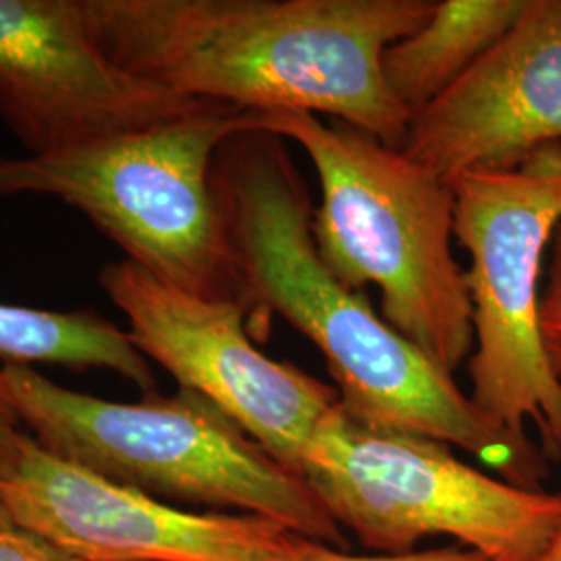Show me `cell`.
Segmentation results:
<instances>
[{
	"instance_id": "cell-1",
	"label": "cell",
	"mask_w": 561,
	"mask_h": 561,
	"mask_svg": "<svg viewBox=\"0 0 561 561\" xmlns=\"http://www.w3.org/2000/svg\"><path fill=\"white\" fill-rule=\"evenodd\" d=\"M213 187L250 324L280 317L310 341L347 414L460 447L503 481L542 489L549 461L533 437L484 416L454 375L324 266L312 238V201L287 140L254 129L222 141Z\"/></svg>"
},
{
	"instance_id": "cell-2",
	"label": "cell",
	"mask_w": 561,
	"mask_h": 561,
	"mask_svg": "<svg viewBox=\"0 0 561 561\" xmlns=\"http://www.w3.org/2000/svg\"><path fill=\"white\" fill-rule=\"evenodd\" d=\"M437 0H81L119 67L181 96L241 113H310L401 148L410 113L387 90L382 53Z\"/></svg>"
},
{
	"instance_id": "cell-3",
	"label": "cell",
	"mask_w": 561,
	"mask_h": 561,
	"mask_svg": "<svg viewBox=\"0 0 561 561\" xmlns=\"http://www.w3.org/2000/svg\"><path fill=\"white\" fill-rule=\"evenodd\" d=\"M259 129L296 141L321 183L312 238L324 266L445 373L474 350L466 271L454 259V192L401 148L310 113L256 115Z\"/></svg>"
},
{
	"instance_id": "cell-4",
	"label": "cell",
	"mask_w": 561,
	"mask_h": 561,
	"mask_svg": "<svg viewBox=\"0 0 561 561\" xmlns=\"http://www.w3.org/2000/svg\"><path fill=\"white\" fill-rule=\"evenodd\" d=\"M23 426L50 456L167 503L256 514L310 541L345 535L304 481L201 393L108 401L0 366Z\"/></svg>"
},
{
	"instance_id": "cell-5",
	"label": "cell",
	"mask_w": 561,
	"mask_h": 561,
	"mask_svg": "<svg viewBox=\"0 0 561 561\" xmlns=\"http://www.w3.org/2000/svg\"><path fill=\"white\" fill-rule=\"evenodd\" d=\"M254 129V113L215 106L59 154L0 159V196L59 198L152 277L245 308L213 162L222 141Z\"/></svg>"
},
{
	"instance_id": "cell-6",
	"label": "cell",
	"mask_w": 561,
	"mask_h": 561,
	"mask_svg": "<svg viewBox=\"0 0 561 561\" xmlns=\"http://www.w3.org/2000/svg\"><path fill=\"white\" fill-rule=\"evenodd\" d=\"M300 474L331 520L373 553L447 537L489 561H539L561 524V493L503 481L447 443L358 421L341 403Z\"/></svg>"
},
{
	"instance_id": "cell-7",
	"label": "cell",
	"mask_w": 561,
	"mask_h": 561,
	"mask_svg": "<svg viewBox=\"0 0 561 561\" xmlns=\"http://www.w3.org/2000/svg\"><path fill=\"white\" fill-rule=\"evenodd\" d=\"M449 185L454 233L470 256L468 396L516 437H530L533 426L545 460L561 463V379L539 322L542 261L561 225V141L514 167L470 171Z\"/></svg>"
},
{
	"instance_id": "cell-8",
	"label": "cell",
	"mask_w": 561,
	"mask_h": 561,
	"mask_svg": "<svg viewBox=\"0 0 561 561\" xmlns=\"http://www.w3.org/2000/svg\"><path fill=\"white\" fill-rule=\"evenodd\" d=\"M99 280L148 360L300 474L308 445L340 403L333 385L261 352L241 304L185 294L129 261L106 264Z\"/></svg>"
},
{
	"instance_id": "cell-9",
	"label": "cell",
	"mask_w": 561,
	"mask_h": 561,
	"mask_svg": "<svg viewBox=\"0 0 561 561\" xmlns=\"http://www.w3.org/2000/svg\"><path fill=\"white\" fill-rule=\"evenodd\" d=\"M215 106L119 67L90 34L81 0H0V117L30 157Z\"/></svg>"
},
{
	"instance_id": "cell-10",
	"label": "cell",
	"mask_w": 561,
	"mask_h": 561,
	"mask_svg": "<svg viewBox=\"0 0 561 561\" xmlns=\"http://www.w3.org/2000/svg\"><path fill=\"white\" fill-rule=\"evenodd\" d=\"M0 503L80 561H298L306 541L256 514L183 510L104 481L30 435L0 479Z\"/></svg>"
},
{
	"instance_id": "cell-11",
	"label": "cell",
	"mask_w": 561,
	"mask_h": 561,
	"mask_svg": "<svg viewBox=\"0 0 561 561\" xmlns=\"http://www.w3.org/2000/svg\"><path fill=\"white\" fill-rule=\"evenodd\" d=\"M561 141V0H528L500 41L416 113L401 150L445 181Z\"/></svg>"
},
{
	"instance_id": "cell-12",
	"label": "cell",
	"mask_w": 561,
	"mask_h": 561,
	"mask_svg": "<svg viewBox=\"0 0 561 561\" xmlns=\"http://www.w3.org/2000/svg\"><path fill=\"white\" fill-rule=\"evenodd\" d=\"M528 0H437L431 20L382 53L387 90L410 117L445 94L520 20Z\"/></svg>"
},
{
	"instance_id": "cell-13",
	"label": "cell",
	"mask_w": 561,
	"mask_h": 561,
	"mask_svg": "<svg viewBox=\"0 0 561 561\" xmlns=\"http://www.w3.org/2000/svg\"><path fill=\"white\" fill-rule=\"evenodd\" d=\"M0 362L2 366L55 364L71 370L106 368L141 393L157 391L152 362L127 329L104 319L96 310H42L0 304Z\"/></svg>"
},
{
	"instance_id": "cell-14",
	"label": "cell",
	"mask_w": 561,
	"mask_h": 561,
	"mask_svg": "<svg viewBox=\"0 0 561 561\" xmlns=\"http://www.w3.org/2000/svg\"><path fill=\"white\" fill-rule=\"evenodd\" d=\"M298 561H489L481 553L461 547V545H445V547H431V549H414L408 553H366L356 556L347 553L340 547L327 542L310 541L306 539L301 545L300 560Z\"/></svg>"
},
{
	"instance_id": "cell-15",
	"label": "cell",
	"mask_w": 561,
	"mask_h": 561,
	"mask_svg": "<svg viewBox=\"0 0 561 561\" xmlns=\"http://www.w3.org/2000/svg\"><path fill=\"white\" fill-rule=\"evenodd\" d=\"M0 561H80L32 533L0 503Z\"/></svg>"
},
{
	"instance_id": "cell-16",
	"label": "cell",
	"mask_w": 561,
	"mask_h": 561,
	"mask_svg": "<svg viewBox=\"0 0 561 561\" xmlns=\"http://www.w3.org/2000/svg\"><path fill=\"white\" fill-rule=\"evenodd\" d=\"M542 345L547 350L549 362L561 379V225L553 236L549 283L541 296Z\"/></svg>"
},
{
	"instance_id": "cell-17",
	"label": "cell",
	"mask_w": 561,
	"mask_h": 561,
	"mask_svg": "<svg viewBox=\"0 0 561 561\" xmlns=\"http://www.w3.org/2000/svg\"><path fill=\"white\" fill-rule=\"evenodd\" d=\"M25 437L27 431H23V422L0 370V479H4L20 460Z\"/></svg>"
},
{
	"instance_id": "cell-18",
	"label": "cell",
	"mask_w": 561,
	"mask_h": 561,
	"mask_svg": "<svg viewBox=\"0 0 561 561\" xmlns=\"http://www.w3.org/2000/svg\"><path fill=\"white\" fill-rule=\"evenodd\" d=\"M539 561H561V524L553 535V539L547 545L545 553L541 556Z\"/></svg>"
}]
</instances>
